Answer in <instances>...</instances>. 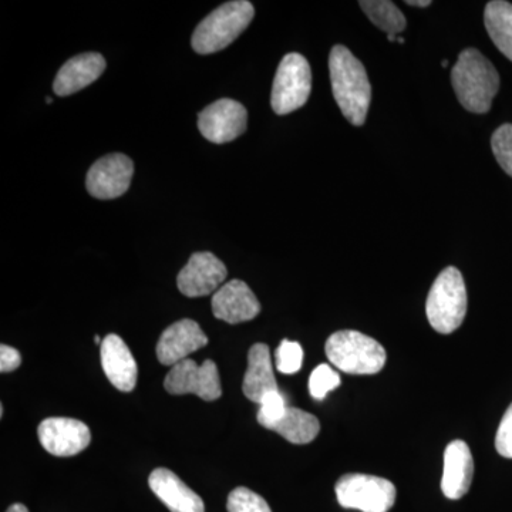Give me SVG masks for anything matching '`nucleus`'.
Masks as SVG:
<instances>
[{
	"label": "nucleus",
	"instance_id": "nucleus-34",
	"mask_svg": "<svg viewBox=\"0 0 512 512\" xmlns=\"http://www.w3.org/2000/svg\"><path fill=\"white\" fill-rule=\"evenodd\" d=\"M441 66H443V67H447V66H448V62H447V60H443V63H441Z\"/></svg>",
	"mask_w": 512,
	"mask_h": 512
},
{
	"label": "nucleus",
	"instance_id": "nucleus-20",
	"mask_svg": "<svg viewBox=\"0 0 512 512\" xmlns=\"http://www.w3.org/2000/svg\"><path fill=\"white\" fill-rule=\"evenodd\" d=\"M266 429L275 431L289 443L308 444L318 437L320 423L313 414L288 407L286 412Z\"/></svg>",
	"mask_w": 512,
	"mask_h": 512
},
{
	"label": "nucleus",
	"instance_id": "nucleus-3",
	"mask_svg": "<svg viewBox=\"0 0 512 512\" xmlns=\"http://www.w3.org/2000/svg\"><path fill=\"white\" fill-rule=\"evenodd\" d=\"M255 10L247 0L224 3L202 20L192 35V49L198 55L220 52L245 32L254 19Z\"/></svg>",
	"mask_w": 512,
	"mask_h": 512
},
{
	"label": "nucleus",
	"instance_id": "nucleus-6",
	"mask_svg": "<svg viewBox=\"0 0 512 512\" xmlns=\"http://www.w3.org/2000/svg\"><path fill=\"white\" fill-rule=\"evenodd\" d=\"M339 504L348 510L387 512L396 503V487L386 478L345 474L335 487Z\"/></svg>",
	"mask_w": 512,
	"mask_h": 512
},
{
	"label": "nucleus",
	"instance_id": "nucleus-27",
	"mask_svg": "<svg viewBox=\"0 0 512 512\" xmlns=\"http://www.w3.org/2000/svg\"><path fill=\"white\" fill-rule=\"evenodd\" d=\"M259 406H261V409L258 413V423L265 429L278 420L288 409L284 397L279 392L268 394Z\"/></svg>",
	"mask_w": 512,
	"mask_h": 512
},
{
	"label": "nucleus",
	"instance_id": "nucleus-33",
	"mask_svg": "<svg viewBox=\"0 0 512 512\" xmlns=\"http://www.w3.org/2000/svg\"><path fill=\"white\" fill-rule=\"evenodd\" d=\"M94 342H96V343H103L100 340V336H96V338H94Z\"/></svg>",
	"mask_w": 512,
	"mask_h": 512
},
{
	"label": "nucleus",
	"instance_id": "nucleus-10",
	"mask_svg": "<svg viewBox=\"0 0 512 512\" xmlns=\"http://www.w3.org/2000/svg\"><path fill=\"white\" fill-rule=\"evenodd\" d=\"M134 174V164L124 154H109L100 158L87 173L89 194L99 200H114L128 190Z\"/></svg>",
	"mask_w": 512,
	"mask_h": 512
},
{
	"label": "nucleus",
	"instance_id": "nucleus-32",
	"mask_svg": "<svg viewBox=\"0 0 512 512\" xmlns=\"http://www.w3.org/2000/svg\"><path fill=\"white\" fill-rule=\"evenodd\" d=\"M397 42H399L400 45H403V43H404L403 37H397Z\"/></svg>",
	"mask_w": 512,
	"mask_h": 512
},
{
	"label": "nucleus",
	"instance_id": "nucleus-19",
	"mask_svg": "<svg viewBox=\"0 0 512 512\" xmlns=\"http://www.w3.org/2000/svg\"><path fill=\"white\" fill-rule=\"evenodd\" d=\"M242 392L251 402L261 404L268 394L279 392L272 369L271 353L264 343H256L249 349L248 369Z\"/></svg>",
	"mask_w": 512,
	"mask_h": 512
},
{
	"label": "nucleus",
	"instance_id": "nucleus-18",
	"mask_svg": "<svg viewBox=\"0 0 512 512\" xmlns=\"http://www.w3.org/2000/svg\"><path fill=\"white\" fill-rule=\"evenodd\" d=\"M106 70V60L99 53H83L67 60L57 73L53 89L57 96H70L96 82Z\"/></svg>",
	"mask_w": 512,
	"mask_h": 512
},
{
	"label": "nucleus",
	"instance_id": "nucleus-1",
	"mask_svg": "<svg viewBox=\"0 0 512 512\" xmlns=\"http://www.w3.org/2000/svg\"><path fill=\"white\" fill-rule=\"evenodd\" d=\"M333 96L343 116L353 126H363L372 101V86L365 66L348 47L335 46L329 56Z\"/></svg>",
	"mask_w": 512,
	"mask_h": 512
},
{
	"label": "nucleus",
	"instance_id": "nucleus-31",
	"mask_svg": "<svg viewBox=\"0 0 512 512\" xmlns=\"http://www.w3.org/2000/svg\"><path fill=\"white\" fill-rule=\"evenodd\" d=\"M6 512H29V510L23 504H13L10 505L9 510Z\"/></svg>",
	"mask_w": 512,
	"mask_h": 512
},
{
	"label": "nucleus",
	"instance_id": "nucleus-24",
	"mask_svg": "<svg viewBox=\"0 0 512 512\" xmlns=\"http://www.w3.org/2000/svg\"><path fill=\"white\" fill-rule=\"evenodd\" d=\"M495 160L512 177V124H503L491 138Z\"/></svg>",
	"mask_w": 512,
	"mask_h": 512
},
{
	"label": "nucleus",
	"instance_id": "nucleus-25",
	"mask_svg": "<svg viewBox=\"0 0 512 512\" xmlns=\"http://www.w3.org/2000/svg\"><path fill=\"white\" fill-rule=\"evenodd\" d=\"M276 367L284 375H295L303 365V349L298 342L284 340L276 349Z\"/></svg>",
	"mask_w": 512,
	"mask_h": 512
},
{
	"label": "nucleus",
	"instance_id": "nucleus-7",
	"mask_svg": "<svg viewBox=\"0 0 512 512\" xmlns=\"http://www.w3.org/2000/svg\"><path fill=\"white\" fill-rule=\"evenodd\" d=\"M312 92V72L308 60L289 53L279 63L272 87L271 104L276 114L285 116L305 106Z\"/></svg>",
	"mask_w": 512,
	"mask_h": 512
},
{
	"label": "nucleus",
	"instance_id": "nucleus-9",
	"mask_svg": "<svg viewBox=\"0 0 512 512\" xmlns=\"http://www.w3.org/2000/svg\"><path fill=\"white\" fill-rule=\"evenodd\" d=\"M248 113L241 103L222 99L210 104L198 116L202 136L214 144L229 143L247 130Z\"/></svg>",
	"mask_w": 512,
	"mask_h": 512
},
{
	"label": "nucleus",
	"instance_id": "nucleus-35",
	"mask_svg": "<svg viewBox=\"0 0 512 512\" xmlns=\"http://www.w3.org/2000/svg\"><path fill=\"white\" fill-rule=\"evenodd\" d=\"M46 103L47 104L53 103V100L52 99H46Z\"/></svg>",
	"mask_w": 512,
	"mask_h": 512
},
{
	"label": "nucleus",
	"instance_id": "nucleus-23",
	"mask_svg": "<svg viewBox=\"0 0 512 512\" xmlns=\"http://www.w3.org/2000/svg\"><path fill=\"white\" fill-rule=\"evenodd\" d=\"M227 510L228 512H272L271 507L261 495L245 487L235 488L229 494Z\"/></svg>",
	"mask_w": 512,
	"mask_h": 512
},
{
	"label": "nucleus",
	"instance_id": "nucleus-8",
	"mask_svg": "<svg viewBox=\"0 0 512 512\" xmlns=\"http://www.w3.org/2000/svg\"><path fill=\"white\" fill-rule=\"evenodd\" d=\"M164 387L175 396L192 393L205 402H214L222 396L220 373L212 360H205L201 366L190 357L177 363L165 377Z\"/></svg>",
	"mask_w": 512,
	"mask_h": 512
},
{
	"label": "nucleus",
	"instance_id": "nucleus-2",
	"mask_svg": "<svg viewBox=\"0 0 512 512\" xmlns=\"http://www.w3.org/2000/svg\"><path fill=\"white\" fill-rule=\"evenodd\" d=\"M454 92L464 109L471 113H488L500 90V74L477 49H466L451 70Z\"/></svg>",
	"mask_w": 512,
	"mask_h": 512
},
{
	"label": "nucleus",
	"instance_id": "nucleus-12",
	"mask_svg": "<svg viewBox=\"0 0 512 512\" xmlns=\"http://www.w3.org/2000/svg\"><path fill=\"white\" fill-rule=\"evenodd\" d=\"M227 275V268L217 256L211 252H197L181 269L177 285L188 298H200L217 292Z\"/></svg>",
	"mask_w": 512,
	"mask_h": 512
},
{
	"label": "nucleus",
	"instance_id": "nucleus-15",
	"mask_svg": "<svg viewBox=\"0 0 512 512\" xmlns=\"http://www.w3.org/2000/svg\"><path fill=\"white\" fill-rule=\"evenodd\" d=\"M104 375L120 392H133L137 384L138 367L130 349L117 335L104 338L100 349Z\"/></svg>",
	"mask_w": 512,
	"mask_h": 512
},
{
	"label": "nucleus",
	"instance_id": "nucleus-17",
	"mask_svg": "<svg viewBox=\"0 0 512 512\" xmlns=\"http://www.w3.org/2000/svg\"><path fill=\"white\" fill-rule=\"evenodd\" d=\"M151 491L171 512H205L204 501L167 468H157L148 478Z\"/></svg>",
	"mask_w": 512,
	"mask_h": 512
},
{
	"label": "nucleus",
	"instance_id": "nucleus-30",
	"mask_svg": "<svg viewBox=\"0 0 512 512\" xmlns=\"http://www.w3.org/2000/svg\"><path fill=\"white\" fill-rule=\"evenodd\" d=\"M407 5L416 6V8H427L431 5L430 0H409Z\"/></svg>",
	"mask_w": 512,
	"mask_h": 512
},
{
	"label": "nucleus",
	"instance_id": "nucleus-11",
	"mask_svg": "<svg viewBox=\"0 0 512 512\" xmlns=\"http://www.w3.org/2000/svg\"><path fill=\"white\" fill-rule=\"evenodd\" d=\"M40 444L56 457H72L82 453L92 441L89 427L80 420L50 417L40 423Z\"/></svg>",
	"mask_w": 512,
	"mask_h": 512
},
{
	"label": "nucleus",
	"instance_id": "nucleus-5",
	"mask_svg": "<svg viewBox=\"0 0 512 512\" xmlns=\"http://www.w3.org/2000/svg\"><path fill=\"white\" fill-rule=\"evenodd\" d=\"M426 313L430 325L441 335H450L464 322L467 313V289L463 275L454 266L444 269L431 286Z\"/></svg>",
	"mask_w": 512,
	"mask_h": 512
},
{
	"label": "nucleus",
	"instance_id": "nucleus-26",
	"mask_svg": "<svg viewBox=\"0 0 512 512\" xmlns=\"http://www.w3.org/2000/svg\"><path fill=\"white\" fill-rule=\"evenodd\" d=\"M340 386V376L329 365H319L309 379V392L313 399L323 400L326 394Z\"/></svg>",
	"mask_w": 512,
	"mask_h": 512
},
{
	"label": "nucleus",
	"instance_id": "nucleus-29",
	"mask_svg": "<svg viewBox=\"0 0 512 512\" xmlns=\"http://www.w3.org/2000/svg\"><path fill=\"white\" fill-rule=\"evenodd\" d=\"M20 363H22V357L18 350L6 345L0 346V372H13L18 369Z\"/></svg>",
	"mask_w": 512,
	"mask_h": 512
},
{
	"label": "nucleus",
	"instance_id": "nucleus-28",
	"mask_svg": "<svg viewBox=\"0 0 512 512\" xmlns=\"http://www.w3.org/2000/svg\"><path fill=\"white\" fill-rule=\"evenodd\" d=\"M495 448L498 454L512 460V403L505 412L500 427H498L497 436H495Z\"/></svg>",
	"mask_w": 512,
	"mask_h": 512
},
{
	"label": "nucleus",
	"instance_id": "nucleus-22",
	"mask_svg": "<svg viewBox=\"0 0 512 512\" xmlns=\"http://www.w3.org/2000/svg\"><path fill=\"white\" fill-rule=\"evenodd\" d=\"M359 6L370 22L375 23L387 36L400 35L406 29L407 22L402 10L389 0H363Z\"/></svg>",
	"mask_w": 512,
	"mask_h": 512
},
{
	"label": "nucleus",
	"instance_id": "nucleus-21",
	"mask_svg": "<svg viewBox=\"0 0 512 512\" xmlns=\"http://www.w3.org/2000/svg\"><path fill=\"white\" fill-rule=\"evenodd\" d=\"M485 29L494 45L512 62V5L504 0H494L485 6Z\"/></svg>",
	"mask_w": 512,
	"mask_h": 512
},
{
	"label": "nucleus",
	"instance_id": "nucleus-13",
	"mask_svg": "<svg viewBox=\"0 0 512 512\" xmlns=\"http://www.w3.org/2000/svg\"><path fill=\"white\" fill-rule=\"evenodd\" d=\"M207 343V335L195 320H178L165 329L158 340L157 357L161 365L175 366Z\"/></svg>",
	"mask_w": 512,
	"mask_h": 512
},
{
	"label": "nucleus",
	"instance_id": "nucleus-14",
	"mask_svg": "<svg viewBox=\"0 0 512 512\" xmlns=\"http://www.w3.org/2000/svg\"><path fill=\"white\" fill-rule=\"evenodd\" d=\"M212 312L215 318L237 325L255 319L261 312V305L245 282L234 279L214 293Z\"/></svg>",
	"mask_w": 512,
	"mask_h": 512
},
{
	"label": "nucleus",
	"instance_id": "nucleus-4",
	"mask_svg": "<svg viewBox=\"0 0 512 512\" xmlns=\"http://www.w3.org/2000/svg\"><path fill=\"white\" fill-rule=\"evenodd\" d=\"M326 356L336 369L349 375H376L386 365V350L377 340L356 330L333 333L325 345Z\"/></svg>",
	"mask_w": 512,
	"mask_h": 512
},
{
	"label": "nucleus",
	"instance_id": "nucleus-16",
	"mask_svg": "<svg viewBox=\"0 0 512 512\" xmlns=\"http://www.w3.org/2000/svg\"><path fill=\"white\" fill-rule=\"evenodd\" d=\"M474 476V460L470 447L463 440L448 444L444 451L441 490L450 500H460L470 490Z\"/></svg>",
	"mask_w": 512,
	"mask_h": 512
}]
</instances>
